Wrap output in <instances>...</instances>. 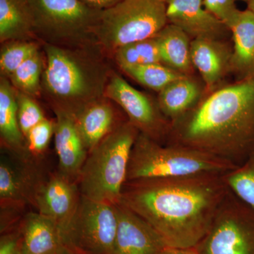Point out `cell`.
I'll return each mask as SVG.
<instances>
[{
    "mask_svg": "<svg viewBox=\"0 0 254 254\" xmlns=\"http://www.w3.org/2000/svg\"><path fill=\"white\" fill-rule=\"evenodd\" d=\"M222 175L127 181L120 203L148 222L168 247L194 248L228 193Z\"/></svg>",
    "mask_w": 254,
    "mask_h": 254,
    "instance_id": "obj_1",
    "label": "cell"
},
{
    "mask_svg": "<svg viewBox=\"0 0 254 254\" xmlns=\"http://www.w3.org/2000/svg\"><path fill=\"white\" fill-rule=\"evenodd\" d=\"M205 95L171 123L165 144L188 147L240 165L254 150V75Z\"/></svg>",
    "mask_w": 254,
    "mask_h": 254,
    "instance_id": "obj_2",
    "label": "cell"
},
{
    "mask_svg": "<svg viewBox=\"0 0 254 254\" xmlns=\"http://www.w3.org/2000/svg\"><path fill=\"white\" fill-rule=\"evenodd\" d=\"M46 57L41 96L53 113L75 118L105 97L113 68L98 46L66 48L42 43Z\"/></svg>",
    "mask_w": 254,
    "mask_h": 254,
    "instance_id": "obj_3",
    "label": "cell"
},
{
    "mask_svg": "<svg viewBox=\"0 0 254 254\" xmlns=\"http://www.w3.org/2000/svg\"><path fill=\"white\" fill-rule=\"evenodd\" d=\"M139 133L127 120L88 153L78 180L81 195L110 204L120 203L132 148Z\"/></svg>",
    "mask_w": 254,
    "mask_h": 254,
    "instance_id": "obj_4",
    "label": "cell"
},
{
    "mask_svg": "<svg viewBox=\"0 0 254 254\" xmlns=\"http://www.w3.org/2000/svg\"><path fill=\"white\" fill-rule=\"evenodd\" d=\"M238 165L180 145L163 144L139 133L131 150L127 181L224 175Z\"/></svg>",
    "mask_w": 254,
    "mask_h": 254,
    "instance_id": "obj_5",
    "label": "cell"
},
{
    "mask_svg": "<svg viewBox=\"0 0 254 254\" xmlns=\"http://www.w3.org/2000/svg\"><path fill=\"white\" fill-rule=\"evenodd\" d=\"M29 1L37 41L66 48L98 46L95 31L101 11L81 0Z\"/></svg>",
    "mask_w": 254,
    "mask_h": 254,
    "instance_id": "obj_6",
    "label": "cell"
},
{
    "mask_svg": "<svg viewBox=\"0 0 254 254\" xmlns=\"http://www.w3.org/2000/svg\"><path fill=\"white\" fill-rule=\"evenodd\" d=\"M166 4L160 0H122L101 11L95 31L102 53L112 59L120 47L153 38L167 24Z\"/></svg>",
    "mask_w": 254,
    "mask_h": 254,
    "instance_id": "obj_7",
    "label": "cell"
},
{
    "mask_svg": "<svg viewBox=\"0 0 254 254\" xmlns=\"http://www.w3.org/2000/svg\"><path fill=\"white\" fill-rule=\"evenodd\" d=\"M118 227L117 205L81 195L73 216L59 230L62 247L75 254H113Z\"/></svg>",
    "mask_w": 254,
    "mask_h": 254,
    "instance_id": "obj_8",
    "label": "cell"
},
{
    "mask_svg": "<svg viewBox=\"0 0 254 254\" xmlns=\"http://www.w3.org/2000/svg\"><path fill=\"white\" fill-rule=\"evenodd\" d=\"M194 248L199 254H254V208L229 190Z\"/></svg>",
    "mask_w": 254,
    "mask_h": 254,
    "instance_id": "obj_9",
    "label": "cell"
},
{
    "mask_svg": "<svg viewBox=\"0 0 254 254\" xmlns=\"http://www.w3.org/2000/svg\"><path fill=\"white\" fill-rule=\"evenodd\" d=\"M105 97L118 104L127 120L142 134L165 144L171 123L164 116L150 96L133 88L116 71H112L105 88Z\"/></svg>",
    "mask_w": 254,
    "mask_h": 254,
    "instance_id": "obj_10",
    "label": "cell"
},
{
    "mask_svg": "<svg viewBox=\"0 0 254 254\" xmlns=\"http://www.w3.org/2000/svg\"><path fill=\"white\" fill-rule=\"evenodd\" d=\"M15 157L16 161L2 156L0 161L1 209L20 210L33 205L37 188L44 179L35 160Z\"/></svg>",
    "mask_w": 254,
    "mask_h": 254,
    "instance_id": "obj_11",
    "label": "cell"
},
{
    "mask_svg": "<svg viewBox=\"0 0 254 254\" xmlns=\"http://www.w3.org/2000/svg\"><path fill=\"white\" fill-rule=\"evenodd\" d=\"M80 198L78 182L71 181L57 172L39 184L33 206L38 213L55 222L60 230L73 216Z\"/></svg>",
    "mask_w": 254,
    "mask_h": 254,
    "instance_id": "obj_12",
    "label": "cell"
},
{
    "mask_svg": "<svg viewBox=\"0 0 254 254\" xmlns=\"http://www.w3.org/2000/svg\"><path fill=\"white\" fill-rule=\"evenodd\" d=\"M118 227L113 254H160L168 246L148 222L117 205Z\"/></svg>",
    "mask_w": 254,
    "mask_h": 254,
    "instance_id": "obj_13",
    "label": "cell"
},
{
    "mask_svg": "<svg viewBox=\"0 0 254 254\" xmlns=\"http://www.w3.org/2000/svg\"><path fill=\"white\" fill-rule=\"evenodd\" d=\"M166 14L168 23L181 28L191 40H223L230 31L205 9L203 0H170L166 4Z\"/></svg>",
    "mask_w": 254,
    "mask_h": 254,
    "instance_id": "obj_14",
    "label": "cell"
},
{
    "mask_svg": "<svg viewBox=\"0 0 254 254\" xmlns=\"http://www.w3.org/2000/svg\"><path fill=\"white\" fill-rule=\"evenodd\" d=\"M232 48L223 40L197 38L190 43V58L204 83L205 94L218 88L231 72Z\"/></svg>",
    "mask_w": 254,
    "mask_h": 254,
    "instance_id": "obj_15",
    "label": "cell"
},
{
    "mask_svg": "<svg viewBox=\"0 0 254 254\" xmlns=\"http://www.w3.org/2000/svg\"><path fill=\"white\" fill-rule=\"evenodd\" d=\"M55 150L59 160L58 173L77 182L88 151L75 123L74 118L64 113H55Z\"/></svg>",
    "mask_w": 254,
    "mask_h": 254,
    "instance_id": "obj_16",
    "label": "cell"
},
{
    "mask_svg": "<svg viewBox=\"0 0 254 254\" xmlns=\"http://www.w3.org/2000/svg\"><path fill=\"white\" fill-rule=\"evenodd\" d=\"M88 153L115 128L128 120L120 118L113 102L106 97L87 106L74 118Z\"/></svg>",
    "mask_w": 254,
    "mask_h": 254,
    "instance_id": "obj_17",
    "label": "cell"
},
{
    "mask_svg": "<svg viewBox=\"0 0 254 254\" xmlns=\"http://www.w3.org/2000/svg\"><path fill=\"white\" fill-rule=\"evenodd\" d=\"M18 231L22 254H58L61 250L59 227L38 212L26 214Z\"/></svg>",
    "mask_w": 254,
    "mask_h": 254,
    "instance_id": "obj_18",
    "label": "cell"
},
{
    "mask_svg": "<svg viewBox=\"0 0 254 254\" xmlns=\"http://www.w3.org/2000/svg\"><path fill=\"white\" fill-rule=\"evenodd\" d=\"M0 138L1 147L11 154L28 158L26 138L18 124L16 90L3 76H0Z\"/></svg>",
    "mask_w": 254,
    "mask_h": 254,
    "instance_id": "obj_19",
    "label": "cell"
},
{
    "mask_svg": "<svg viewBox=\"0 0 254 254\" xmlns=\"http://www.w3.org/2000/svg\"><path fill=\"white\" fill-rule=\"evenodd\" d=\"M158 94L159 108L172 123L199 103L205 94V88L193 76H186L170 83Z\"/></svg>",
    "mask_w": 254,
    "mask_h": 254,
    "instance_id": "obj_20",
    "label": "cell"
},
{
    "mask_svg": "<svg viewBox=\"0 0 254 254\" xmlns=\"http://www.w3.org/2000/svg\"><path fill=\"white\" fill-rule=\"evenodd\" d=\"M230 32L234 43L231 73L238 78L254 75V12L241 11Z\"/></svg>",
    "mask_w": 254,
    "mask_h": 254,
    "instance_id": "obj_21",
    "label": "cell"
},
{
    "mask_svg": "<svg viewBox=\"0 0 254 254\" xmlns=\"http://www.w3.org/2000/svg\"><path fill=\"white\" fill-rule=\"evenodd\" d=\"M163 64L186 76H193L195 68L190 58V36L171 23H168L157 36Z\"/></svg>",
    "mask_w": 254,
    "mask_h": 254,
    "instance_id": "obj_22",
    "label": "cell"
},
{
    "mask_svg": "<svg viewBox=\"0 0 254 254\" xmlns=\"http://www.w3.org/2000/svg\"><path fill=\"white\" fill-rule=\"evenodd\" d=\"M14 40H36L29 0H0V43Z\"/></svg>",
    "mask_w": 254,
    "mask_h": 254,
    "instance_id": "obj_23",
    "label": "cell"
},
{
    "mask_svg": "<svg viewBox=\"0 0 254 254\" xmlns=\"http://www.w3.org/2000/svg\"><path fill=\"white\" fill-rule=\"evenodd\" d=\"M46 57L43 49L26 60L8 79L16 91L33 98L41 97V81Z\"/></svg>",
    "mask_w": 254,
    "mask_h": 254,
    "instance_id": "obj_24",
    "label": "cell"
},
{
    "mask_svg": "<svg viewBox=\"0 0 254 254\" xmlns=\"http://www.w3.org/2000/svg\"><path fill=\"white\" fill-rule=\"evenodd\" d=\"M121 71L142 86L158 93L173 82L186 76L163 63L128 66Z\"/></svg>",
    "mask_w": 254,
    "mask_h": 254,
    "instance_id": "obj_25",
    "label": "cell"
},
{
    "mask_svg": "<svg viewBox=\"0 0 254 254\" xmlns=\"http://www.w3.org/2000/svg\"><path fill=\"white\" fill-rule=\"evenodd\" d=\"M112 59L120 69L137 65L162 63L155 36L120 47L115 52Z\"/></svg>",
    "mask_w": 254,
    "mask_h": 254,
    "instance_id": "obj_26",
    "label": "cell"
},
{
    "mask_svg": "<svg viewBox=\"0 0 254 254\" xmlns=\"http://www.w3.org/2000/svg\"><path fill=\"white\" fill-rule=\"evenodd\" d=\"M42 49L36 40H14L1 43L0 50V76L9 78L26 60Z\"/></svg>",
    "mask_w": 254,
    "mask_h": 254,
    "instance_id": "obj_27",
    "label": "cell"
},
{
    "mask_svg": "<svg viewBox=\"0 0 254 254\" xmlns=\"http://www.w3.org/2000/svg\"><path fill=\"white\" fill-rule=\"evenodd\" d=\"M227 188L254 208V150L244 163L222 175Z\"/></svg>",
    "mask_w": 254,
    "mask_h": 254,
    "instance_id": "obj_28",
    "label": "cell"
},
{
    "mask_svg": "<svg viewBox=\"0 0 254 254\" xmlns=\"http://www.w3.org/2000/svg\"><path fill=\"white\" fill-rule=\"evenodd\" d=\"M16 102L18 124L26 137L33 127L47 118L36 98L16 91Z\"/></svg>",
    "mask_w": 254,
    "mask_h": 254,
    "instance_id": "obj_29",
    "label": "cell"
},
{
    "mask_svg": "<svg viewBox=\"0 0 254 254\" xmlns=\"http://www.w3.org/2000/svg\"><path fill=\"white\" fill-rule=\"evenodd\" d=\"M54 135V121L45 119L28 132L26 138V155L35 160L42 157L48 149L52 136Z\"/></svg>",
    "mask_w": 254,
    "mask_h": 254,
    "instance_id": "obj_30",
    "label": "cell"
},
{
    "mask_svg": "<svg viewBox=\"0 0 254 254\" xmlns=\"http://www.w3.org/2000/svg\"><path fill=\"white\" fill-rule=\"evenodd\" d=\"M237 0H203L205 9L219 21L231 29L240 16L241 10L237 8Z\"/></svg>",
    "mask_w": 254,
    "mask_h": 254,
    "instance_id": "obj_31",
    "label": "cell"
},
{
    "mask_svg": "<svg viewBox=\"0 0 254 254\" xmlns=\"http://www.w3.org/2000/svg\"><path fill=\"white\" fill-rule=\"evenodd\" d=\"M0 254H22L18 228L1 234L0 239Z\"/></svg>",
    "mask_w": 254,
    "mask_h": 254,
    "instance_id": "obj_32",
    "label": "cell"
},
{
    "mask_svg": "<svg viewBox=\"0 0 254 254\" xmlns=\"http://www.w3.org/2000/svg\"><path fill=\"white\" fill-rule=\"evenodd\" d=\"M81 1L92 9L103 11L115 6L122 0H81Z\"/></svg>",
    "mask_w": 254,
    "mask_h": 254,
    "instance_id": "obj_33",
    "label": "cell"
},
{
    "mask_svg": "<svg viewBox=\"0 0 254 254\" xmlns=\"http://www.w3.org/2000/svg\"><path fill=\"white\" fill-rule=\"evenodd\" d=\"M160 254H199L195 248H173L167 247Z\"/></svg>",
    "mask_w": 254,
    "mask_h": 254,
    "instance_id": "obj_34",
    "label": "cell"
},
{
    "mask_svg": "<svg viewBox=\"0 0 254 254\" xmlns=\"http://www.w3.org/2000/svg\"><path fill=\"white\" fill-rule=\"evenodd\" d=\"M247 4V9L251 10V11L254 12V0H249Z\"/></svg>",
    "mask_w": 254,
    "mask_h": 254,
    "instance_id": "obj_35",
    "label": "cell"
},
{
    "mask_svg": "<svg viewBox=\"0 0 254 254\" xmlns=\"http://www.w3.org/2000/svg\"><path fill=\"white\" fill-rule=\"evenodd\" d=\"M75 254L71 253V252H68V251L65 250V249L63 248L62 247L61 250H60L59 254Z\"/></svg>",
    "mask_w": 254,
    "mask_h": 254,
    "instance_id": "obj_36",
    "label": "cell"
},
{
    "mask_svg": "<svg viewBox=\"0 0 254 254\" xmlns=\"http://www.w3.org/2000/svg\"><path fill=\"white\" fill-rule=\"evenodd\" d=\"M160 1H163L164 3L167 4V3H168L169 1H170V0H160Z\"/></svg>",
    "mask_w": 254,
    "mask_h": 254,
    "instance_id": "obj_37",
    "label": "cell"
},
{
    "mask_svg": "<svg viewBox=\"0 0 254 254\" xmlns=\"http://www.w3.org/2000/svg\"><path fill=\"white\" fill-rule=\"evenodd\" d=\"M237 1H245V2L247 3L248 2L249 0H237Z\"/></svg>",
    "mask_w": 254,
    "mask_h": 254,
    "instance_id": "obj_38",
    "label": "cell"
}]
</instances>
